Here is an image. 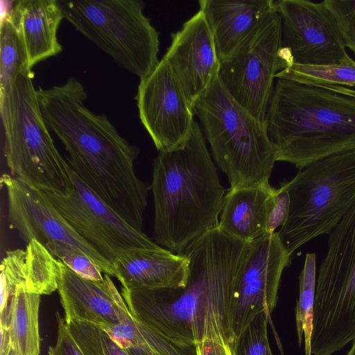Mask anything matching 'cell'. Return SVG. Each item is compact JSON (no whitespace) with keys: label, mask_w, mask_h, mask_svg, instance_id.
Masks as SVG:
<instances>
[{"label":"cell","mask_w":355,"mask_h":355,"mask_svg":"<svg viewBox=\"0 0 355 355\" xmlns=\"http://www.w3.org/2000/svg\"><path fill=\"white\" fill-rule=\"evenodd\" d=\"M291 257L277 232L252 241L231 310V328L235 343L258 314L265 312L270 318L277 304L283 270L290 265Z\"/></svg>","instance_id":"12"},{"label":"cell","mask_w":355,"mask_h":355,"mask_svg":"<svg viewBox=\"0 0 355 355\" xmlns=\"http://www.w3.org/2000/svg\"><path fill=\"white\" fill-rule=\"evenodd\" d=\"M163 58L193 108L218 76L220 67L212 32L201 10L171 35Z\"/></svg>","instance_id":"15"},{"label":"cell","mask_w":355,"mask_h":355,"mask_svg":"<svg viewBox=\"0 0 355 355\" xmlns=\"http://www.w3.org/2000/svg\"><path fill=\"white\" fill-rule=\"evenodd\" d=\"M1 182L7 193L9 226L25 242L36 239L47 250L67 243L86 254L104 274L114 277L113 264L73 229L40 191L8 174L1 176Z\"/></svg>","instance_id":"11"},{"label":"cell","mask_w":355,"mask_h":355,"mask_svg":"<svg viewBox=\"0 0 355 355\" xmlns=\"http://www.w3.org/2000/svg\"><path fill=\"white\" fill-rule=\"evenodd\" d=\"M290 209V196L287 190L281 185L276 189L275 201L272 209L269 214L268 232L272 234L279 226L282 227L288 218Z\"/></svg>","instance_id":"32"},{"label":"cell","mask_w":355,"mask_h":355,"mask_svg":"<svg viewBox=\"0 0 355 355\" xmlns=\"http://www.w3.org/2000/svg\"><path fill=\"white\" fill-rule=\"evenodd\" d=\"M197 355H233L229 345L213 340H206L196 345Z\"/></svg>","instance_id":"33"},{"label":"cell","mask_w":355,"mask_h":355,"mask_svg":"<svg viewBox=\"0 0 355 355\" xmlns=\"http://www.w3.org/2000/svg\"><path fill=\"white\" fill-rule=\"evenodd\" d=\"M125 349L127 351L128 355H150L144 349L137 347H130Z\"/></svg>","instance_id":"35"},{"label":"cell","mask_w":355,"mask_h":355,"mask_svg":"<svg viewBox=\"0 0 355 355\" xmlns=\"http://www.w3.org/2000/svg\"><path fill=\"white\" fill-rule=\"evenodd\" d=\"M58 261V291L67 322L76 320L101 327L123 320L128 308L110 275L105 274L102 282L87 279Z\"/></svg>","instance_id":"16"},{"label":"cell","mask_w":355,"mask_h":355,"mask_svg":"<svg viewBox=\"0 0 355 355\" xmlns=\"http://www.w3.org/2000/svg\"><path fill=\"white\" fill-rule=\"evenodd\" d=\"M275 190L269 181L230 189L225 196L218 227L227 234L248 242L268 234V218Z\"/></svg>","instance_id":"21"},{"label":"cell","mask_w":355,"mask_h":355,"mask_svg":"<svg viewBox=\"0 0 355 355\" xmlns=\"http://www.w3.org/2000/svg\"><path fill=\"white\" fill-rule=\"evenodd\" d=\"M79 276L89 280L102 282L104 276L101 268L86 254L74 248L58 259Z\"/></svg>","instance_id":"30"},{"label":"cell","mask_w":355,"mask_h":355,"mask_svg":"<svg viewBox=\"0 0 355 355\" xmlns=\"http://www.w3.org/2000/svg\"><path fill=\"white\" fill-rule=\"evenodd\" d=\"M73 189L67 196L40 191L56 210L104 258L113 263L123 251L161 248L125 221L72 171Z\"/></svg>","instance_id":"10"},{"label":"cell","mask_w":355,"mask_h":355,"mask_svg":"<svg viewBox=\"0 0 355 355\" xmlns=\"http://www.w3.org/2000/svg\"><path fill=\"white\" fill-rule=\"evenodd\" d=\"M64 19L121 67L142 78L159 60V33L139 0L61 1Z\"/></svg>","instance_id":"7"},{"label":"cell","mask_w":355,"mask_h":355,"mask_svg":"<svg viewBox=\"0 0 355 355\" xmlns=\"http://www.w3.org/2000/svg\"><path fill=\"white\" fill-rule=\"evenodd\" d=\"M265 122L276 160L301 170L355 150V90L277 78Z\"/></svg>","instance_id":"3"},{"label":"cell","mask_w":355,"mask_h":355,"mask_svg":"<svg viewBox=\"0 0 355 355\" xmlns=\"http://www.w3.org/2000/svg\"><path fill=\"white\" fill-rule=\"evenodd\" d=\"M275 78L316 87H355V61L350 58L343 63L328 65L292 64Z\"/></svg>","instance_id":"24"},{"label":"cell","mask_w":355,"mask_h":355,"mask_svg":"<svg viewBox=\"0 0 355 355\" xmlns=\"http://www.w3.org/2000/svg\"><path fill=\"white\" fill-rule=\"evenodd\" d=\"M281 185L290 209L277 233L291 256L311 239L329 234L355 202V150L315 162Z\"/></svg>","instance_id":"6"},{"label":"cell","mask_w":355,"mask_h":355,"mask_svg":"<svg viewBox=\"0 0 355 355\" xmlns=\"http://www.w3.org/2000/svg\"><path fill=\"white\" fill-rule=\"evenodd\" d=\"M220 61L228 58L275 8L274 0H200Z\"/></svg>","instance_id":"20"},{"label":"cell","mask_w":355,"mask_h":355,"mask_svg":"<svg viewBox=\"0 0 355 355\" xmlns=\"http://www.w3.org/2000/svg\"><path fill=\"white\" fill-rule=\"evenodd\" d=\"M322 2L345 48L355 54V0H324Z\"/></svg>","instance_id":"29"},{"label":"cell","mask_w":355,"mask_h":355,"mask_svg":"<svg viewBox=\"0 0 355 355\" xmlns=\"http://www.w3.org/2000/svg\"><path fill=\"white\" fill-rule=\"evenodd\" d=\"M268 320L265 312L258 314L236 341L233 355H272L268 338Z\"/></svg>","instance_id":"28"},{"label":"cell","mask_w":355,"mask_h":355,"mask_svg":"<svg viewBox=\"0 0 355 355\" xmlns=\"http://www.w3.org/2000/svg\"><path fill=\"white\" fill-rule=\"evenodd\" d=\"M0 268L1 313L6 310L17 287L41 295L58 288L59 261L36 239L28 242L25 250L8 251Z\"/></svg>","instance_id":"18"},{"label":"cell","mask_w":355,"mask_h":355,"mask_svg":"<svg viewBox=\"0 0 355 355\" xmlns=\"http://www.w3.org/2000/svg\"><path fill=\"white\" fill-rule=\"evenodd\" d=\"M347 355H355V339L353 340L351 349H349Z\"/></svg>","instance_id":"36"},{"label":"cell","mask_w":355,"mask_h":355,"mask_svg":"<svg viewBox=\"0 0 355 355\" xmlns=\"http://www.w3.org/2000/svg\"><path fill=\"white\" fill-rule=\"evenodd\" d=\"M300 293L295 309L296 329L300 346L304 336L305 355H311L314 301L316 289V254L307 253L300 275Z\"/></svg>","instance_id":"26"},{"label":"cell","mask_w":355,"mask_h":355,"mask_svg":"<svg viewBox=\"0 0 355 355\" xmlns=\"http://www.w3.org/2000/svg\"><path fill=\"white\" fill-rule=\"evenodd\" d=\"M11 14L28 69L62 51L58 39L64 19L60 1H15Z\"/></svg>","instance_id":"19"},{"label":"cell","mask_w":355,"mask_h":355,"mask_svg":"<svg viewBox=\"0 0 355 355\" xmlns=\"http://www.w3.org/2000/svg\"><path fill=\"white\" fill-rule=\"evenodd\" d=\"M135 99L141 123L159 152L188 137L195 122L193 108L163 58L140 78Z\"/></svg>","instance_id":"14"},{"label":"cell","mask_w":355,"mask_h":355,"mask_svg":"<svg viewBox=\"0 0 355 355\" xmlns=\"http://www.w3.org/2000/svg\"><path fill=\"white\" fill-rule=\"evenodd\" d=\"M355 339V202L329 234L314 301L311 352L333 355Z\"/></svg>","instance_id":"8"},{"label":"cell","mask_w":355,"mask_h":355,"mask_svg":"<svg viewBox=\"0 0 355 355\" xmlns=\"http://www.w3.org/2000/svg\"><path fill=\"white\" fill-rule=\"evenodd\" d=\"M292 64L282 45L281 17L275 8L220 61L219 76L230 95L257 120L266 123L275 76Z\"/></svg>","instance_id":"9"},{"label":"cell","mask_w":355,"mask_h":355,"mask_svg":"<svg viewBox=\"0 0 355 355\" xmlns=\"http://www.w3.org/2000/svg\"><path fill=\"white\" fill-rule=\"evenodd\" d=\"M12 6L1 17L0 95L8 90L19 73L33 71L26 66L25 55L12 17Z\"/></svg>","instance_id":"25"},{"label":"cell","mask_w":355,"mask_h":355,"mask_svg":"<svg viewBox=\"0 0 355 355\" xmlns=\"http://www.w3.org/2000/svg\"><path fill=\"white\" fill-rule=\"evenodd\" d=\"M67 324L84 355H128L125 349L94 324L72 320L67 322Z\"/></svg>","instance_id":"27"},{"label":"cell","mask_w":355,"mask_h":355,"mask_svg":"<svg viewBox=\"0 0 355 355\" xmlns=\"http://www.w3.org/2000/svg\"><path fill=\"white\" fill-rule=\"evenodd\" d=\"M58 322L57 341L50 346L48 355H84L71 336L67 322L60 313H56Z\"/></svg>","instance_id":"31"},{"label":"cell","mask_w":355,"mask_h":355,"mask_svg":"<svg viewBox=\"0 0 355 355\" xmlns=\"http://www.w3.org/2000/svg\"><path fill=\"white\" fill-rule=\"evenodd\" d=\"M33 71L18 74L0 95L3 155L12 176L60 196L73 189L71 167L57 149L40 106Z\"/></svg>","instance_id":"4"},{"label":"cell","mask_w":355,"mask_h":355,"mask_svg":"<svg viewBox=\"0 0 355 355\" xmlns=\"http://www.w3.org/2000/svg\"><path fill=\"white\" fill-rule=\"evenodd\" d=\"M251 243L218 226L193 241L184 254L189 261L185 286L122 288L131 314L158 334L182 345L213 340L234 349L231 310Z\"/></svg>","instance_id":"1"},{"label":"cell","mask_w":355,"mask_h":355,"mask_svg":"<svg viewBox=\"0 0 355 355\" xmlns=\"http://www.w3.org/2000/svg\"><path fill=\"white\" fill-rule=\"evenodd\" d=\"M41 295L17 287L8 308L0 315V324L8 333L11 344L19 355H40L39 309Z\"/></svg>","instance_id":"22"},{"label":"cell","mask_w":355,"mask_h":355,"mask_svg":"<svg viewBox=\"0 0 355 355\" xmlns=\"http://www.w3.org/2000/svg\"><path fill=\"white\" fill-rule=\"evenodd\" d=\"M100 328L123 349L137 347L150 355H197L196 346L182 345L158 334L137 320L128 309L119 323Z\"/></svg>","instance_id":"23"},{"label":"cell","mask_w":355,"mask_h":355,"mask_svg":"<svg viewBox=\"0 0 355 355\" xmlns=\"http://www.w3.org/2000/svg\"><path fill=\"white\" fill-rule=\"evenodd\" d=\"M275 8L281 17L282 45L293 64L328 65L350 58L322 2L277 0Z\"/></svg>","instance_id":"13"},{"label":"cell","mask_w":355,"mask_h":355,"mask_svg":"<svg viewBox=\"0 0 355 355\" xmlns=\"http://www.w3.org/2000/svg\"><path fill=\"white\" fill-rule=\"evenodd\" d=\"M0 355H19L12 347L6 328L0 324Z\"/></svg>","instance_id":"34"},{"label":"cell","mask_w":355,"mask_h":355,"mask_svg":"<svg viewBox=\"0 0 355 355\" xmlns=\"http://www.w3.org/2000/svg\"><path fill=\"white\" fill-rule=\"evenodd\" d=\"M214 161L230 189L269 181L276 151L266 123H261L227 91L219 74L193 105Z\"/></svg>","instance_id":"5"},{"label":"cell","mask_w":355,"mask_h":355,"mask_svg":"<svg viewBox=\"0 0 355 355\" xmlns=\"http://www.w3.org/2000/svg\"><path fill=\"white\" fill-rule=\"evenodd\" d=\"M155 243L175 254L219 224L225 189L198 123L153 162Z\"/></svg>","instance_id":"2"},{"label":"cell","mask_w":355,"mask_h":355,"mask_svg":"<svg viewBox=\"0 0 355 355\" xmlns=\"http://www.w3.org/2000/svg\"><path fill=\"white\" fill-rule=\"evenodd\" d=\"M112 264L114 277L127 289L182 288L189 275L188 258L163 247L125 250Z\"/></svg>","instance_id":"17"}]
</instances>
